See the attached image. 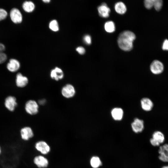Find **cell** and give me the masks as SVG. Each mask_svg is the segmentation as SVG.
<instances>
[{
	"label": "cell",
	"mask_w": 168,
	"mask_h": 168,
	"mask_svg": "<svg viewBox=\"0 0 168 168\" xmlns=\"http://www.w3.org/2000/svg\"><path fill=\"white\" fill-rule=\"evenodd\" d=\"M135 38L136 36L132 32L129 30L124 31L118 37V45L124 51H130L133 48V43Z\"/></svg>",
	"instance_id": "obj_1"
},
{
	"label": "cell",
	"mask_w": 168,
	"mask_h": 168,
	"mask_svg": "<svg viewBox=\"0 0 168 168\" xmlns=\"http://www.w3.org/2000/svg\"><path fill=\"white\" fill-rule=\"evenodd\" d=\"M25 109L26 112L31 115L37 114L39 111V105L36 101L30 100L26 103Z\"/></svg>",
	"instance_id": "obj_2"
},
{
	"label": "cell",
	"mask_w": 168,
	"mask_h": 168,
	"mask_svg": "<svg viewBox=\"0 0 168 168\" xmlns=\"http://www.w3.org/2000/svg\"><path fill=\"white\" fill-rule=\"evenodd\" d=\"M144 4L145 7L150 9L154 7L157 11H160L162 6V0H144Z\"/></svg>",
	"instance_id": "obj_3"
},
{
	"label": "cell",
	"mask_w": 168,
	"mask_h": 168,
	"mask_svg": "<svg viewBox=\"0 0 168 168\" xmlns=\"http://www.w3.org/2000/svg\"><path fill=\"white\" fill-rule=\"evenodd\" d=\"M76 91L74 87L71 84H67L64 86L61 90L62 95L64 97L70 98L74 96Z\"/></svg>",
	"instance_id": "obj_4"
},
{
	"label": "cell",
	"mask_w": 168,
	"mask_h": 168,
	"mask_svg": "<svg viewBox=\"0 0 168 168\" xmlns=\"http://www.w3.org/2000/svg\"><path fill=\"white\" fill-rule=\"evenodd\" d=\"M10 16L11 20L14 23L19 24L22 21V16L18 8H12L10 12Z\"/></svg>",
	"instance_id": "obj_5"
},
{
	"label": "cell",
	"mask_w": 168,
	"mask_h": 168,
	"mask_svg": "<svg viewBox=\"0 0 168 168\" xmlns=\"http://www.w3.org/2000/svg\"><path fill=\"white\" fill-rule=\"evenodd\" d=\"M150 69L151 72L155 74H159L161 73L164 70L163 63L158 60H155L151 63Z\"/></svg>",
	"instance_id": "obj_6"
},
{
	"label": "cell",
	"mask_w": 168,
	"mask_h": 168,
	"mask_svg": "<svg viewBox=\"0 0 168 168\" xmlns=\"http://www.w3.org/2000/svg\"><path fill=\"white\" fill-rule=\"evenodd\" d=\"M159 158L164 162H168V144H166L159 147Z\"/></svg>",
	"instance_id": "obj_7"
},
{
	"label": "cell",
	"mask_w": 168,
	"mask_h": 168,
	"mask_svg": "<svg viewBox=\"0 0 168 168\" xmlns=\"http://www.w3.org/2000/svg\"><path fill=\"white\" fill-rule=\"evenodd\" d=\"M133 130L136 133L142 132L144 128V123L143 120L136 118L131 124Z\"/></svg>",
	"instance_id": "obj_8"
},
{
	"label": "cell",
	"mask_w": 168,
	"mask_h": 168,
	"mask_svg": "<svg viewBox=\"0 0 168 168\" xmlns=\"http://www.w3.org/2000/svg\"><path fill=\"white\" fill-rule=\"evenodd\" d=\"M16 98L13 96H9L5 100V105L9 111H13L17 106Z\"/></svg>",
	"instance_id": "obj_9"
},
{
	"label": "cell",
	"mask_w": 168,
	"mask_h": 168,
	"mask_svg": "<svg viewBox=\"0 0 168 168\" xmlns=\"http://www.w3.org/2000/svg\"><path fill=\"white\" fill-rule=\"evenodd\" d=\"M28 82V79L26 77L23 76L20 73L17 74L16 82L17 86L21 88L24 87L27 84Z\"/></svg>",
	"instance_id": "obj_10"
},
{
	"label": "cell",
	"mask_w": 168,
	"mask_h": 168,
	"mask_svg": "<svg viewBox=\"0 0 168 168\" xmlns=\"http://www.w3.org/2000/svg\"><path fill=\"white\" fill-rule=\"evenodd\" d=\"M142 108L144 111H151L153 106V104L152 100L149 98L145 97L141 100Z\"/></svg>",
	"instance_id": "obj_11"
},
{
	"label": "cell",
	"mask_w": 168,
	"mask_h": 168,
	"mask_svg": "<svg viewBox=\"0 0 168 168\" xmlns=\"http://www.w3.org/2000/svg\"><path fill=\"white\" fill-rule=\"evenodd\" d=\"M20 67V62L15 59H11L7 64V69L12 72L17 71Z\"/></svg>",
	"instance_id": "obj_12"
},
{
	"label": "cell",
	"mask_w": 168,
	"mask_h": 168,
	"mask_svg": "<svg viewBox=\"0 0 168 168\" xmlns=\"http://www.w3.org/2000/svg\"><path fill=\"white\" fill-rule=\"evenodd\" d=\"M98 10L99 15L103 18L108 17L110 11V8L105 2L98 7Z\"/></svg>",
	"instance_id": "obj_13"
},
{
	"label": "cell",
	"mask_w": 168,
	"mask_h": 168,
	"mask_svg": "<svg viewBox=\"0 0 168 168\" xmlns=\"http://www.w3.org/2000/svg\"><path fill=\"white\" fill-rule=\"evenodd\" d=\"M21 134L22 139L27 140L33 136V133L30 127H25L21 129Z\"/></svg>",
	"instance_id": "obj_14"
},
{
	"label": "cell",
	"mask_w": 168,
	"mask_h": 168,
	"mask_svg": "<svg viewBox=\"0 0 168 168\" xmlns=\"http://www.w3.org/2000/svg\"><path fill=\"white\" fill-rule=\"evenodd\" d=\"M36 149L44 154H47L50 150V147L47 143L44 141H39L35 145Z\"/></svg>",
	"instance_id": "obj_15"
},
{
	"label": "cell",
	"mask_w": 168,
	"mask_h": 168,
	"mask_svg": "<svg viewBox=\"0 0 168 168\" xmlns=\"http://www.w3.org/2000/svg\"><path fill=\"white\" fill-rule=\"evenodd\" d=\"M63 76L64 74L63 71L58 67H56L53 69L50 73L51 78L57 81L62 79Z\"/></svg>",
	"instance_id": "obj_16"
},
{
	"label": "cell",
	"mask_w": 168,
	"mask_h": 168,
	"mask_svg": "<svg viewBox=\"0 0 168 168\" xmlns=\"http://www.w3.org/2000/svg\"><path fill=\"white\" fill-rule=\"evenodd\" d=\"M123 110L120 108H114L111 111V114L113 118L117 121L121 120L123 118Z\"/></svg>",
	"instance_id": "obj_17"
},
{
	"label": "cell",
	"mask_w": 168,
	"mask_h": 168,
	"mask_svg": "<svg viewBox=\"0 0 168 168\" xmlns=\"http://www.w3.org/2000/svg\"><path fill=\"white\" fill-rule=\"evenodd\" d=\"M35 163L39 167H46L48 165L47 160L44 157L39 156L35 157L34 159Z\"/></svg>",
	"instance_id": "obj_18"
},
{
	"label": "cell",
	"mask_w": 168,
	"mask_h": 168,
	"mask_svg": "<svg viewBox=\"0 0 168 168\" xmlns=\"http://www.w3.org/2000/svg\"><path fill=\"white\" fill-rule=\"evenodd\" d=\"M152 138L160 144L163 143L165 139L163 133L159 131L154 132L152 135Z\"/></svg>",
	"instance_id": "obj_19"
},
{
	"label": "cell",
	"mask_w": 168,
	"mask_h": 168,
	"mask_svg": "<svg viewBox=\"0 0 168 168\" xmlns=\"http://www.w3.org/2000/svg\"><path fill=\"white\" fill-rule=\"evenodd\" d=\"M22 7L25 11L30 13L34 11L35 8V5L33 2L31 1H26L23 3Z\"/></svg>",
	"instance_id": "obj_20"
},
{
	"label": "cell",
	"mask_w": 168,
	"mask_h": 168,
	"mask_svg": "<svg viewBox=\"0 0 168 168\" xmlns=\"http://www.w3.org/2000/svg\"><path fill=\"white\" fill-rule=\"evenodd\" d=\"M115 10L118 13L123 14L125 13L127 8L125 4L122 2H119L115 5Z\"/></svg>",
	"instance_id": "obj_21"
},
{
	"label": "cell",
	"mask_w": 168,
	"mask_h": 168,
	"mask_svg": "<svg viewBox=\"0 0 168 168\" xmlns=\"http://www.w3.org/2000/svg\"><path fill=\"white\" fill-rule=\"evenodd\" d=\"M104 28L105 30L108 33L114 32L115 30V26L114 22L112 21L106 22L105 24Z\"/></svg>",
	"instance_id": "obj_22"
},
{
	"label": "cell",
	"mask_w": 168,
	"mask_h": 168,
	"mask_svg": "<svg viewBox=\"0 0 168 168\" xmlns=\"http://www.w3.org/2000/svg\"><path fill=\"white\" fill-rule=\"evenodd\" d=\"M91 165L94 168H97L102 165L100 159L97 156H93L91 160Z\"/></svg>",
	"instance_id": "obj_23"
},
{
	"label": "cell",
	"mask_w": 168,
	"mask_h": 168,
	"mask_svg": "<svg viewBox=\"0 0 168 168\" xmlns=\"http://www.w3.org/2000/svg\"><path fill=\"white\" fill-rule=\"evenodd\" d=\"M49 27L50 29L54 31H57L59 30V26L57 21L53 20L49 23Z\"/></svg>",
	"instance_id": "obj_24"
},
{
	"label": "cell",
	"mask_w": 168,
	"mask_h": 168,
	"mask_svg": "<svg viewBox=\"0 0 168 168\" xmlns=\"http://www.w3.org/2000/svg\"><path fill=\"white\" fill-rule=\"evenodd\" d=\"M7 15V13L5 10L0 8V21L6 19Z\"/></svg>",
	"instance_id": "obj_25"
},
{
	"label": "cell",
	"mask_w": 168,
	"mask_h": 168,
	"mask_svg": "<svg viewBox=\"0 0 168 168\" xmlns=\"http://www.w3.org/2000/svg\"><path fill=\"white\" fill-rule=\"evenodd\" d=\"M7 58L6 54L3 52H0V64L4 63Z\"/></svg>",
	"instance_id": "obj_26"
},
{
	"label": "cell",
	"mask_w": 168,
	"mask_h": 168,
	"mask_svg": "<svg viewBox=\"0 0 168 168\" xmlns=\"http://www.w3.org/2000/svg\"><path fill=\"white\" fill-rule=\"evenodd\" d=\"M84 41L85 43L88 44L90 45L91 43V37L89 35H86L84 37Z\"/></svg>",
	"instance_id": "obj_27"
},
{
	"label": "cell",
	"mask_w": 168,
	"mask_h": 168,
	"mask_svg": "<svg viewBox=\"0 0 168 168\" xmlns=\"http://www.w3.org/2000/svg\"><path fill=\"white\" fill-rule=\"evenodd\" d=\"M76 50L79 54L82 55L84 54L85 52V49L82 46H79L77 47L76 49Z\"/></svg>",
	"instance_id": "obj_28"
},
{
	"label": "cell",
	"mask_w": 168,
	"mask_h": 168,
	"mask_svg": "<svg viewBox=\"0 0 168 168\" xmlns=\"http://www.w3.org/2000/svg\"><path fill=\"white\" fill-rule=\"evenodd\" d=\"M162 49L164 50L168 51V40L167 39L165 40L162 45Z\"/></svg>",
	"instance_id": "obj_29"
},
{
	"label": "cell",
	"mask_w": 168,
	"mask_h": 168,
	"mask_svg": "<svg viewBox=\"0 0 168 168\" xmlns=\"http://www.w3.org/2000/svg\"><path fill=\"white\" fill-rule=\"evenodd\" d=\"M150 142L151 144L154 146H158L160 145V144L155 141L152 138L150 140Z\"/></svg>",
	"instance_id": "obj_30"
},
{
	"label": "cell",
	"mask_w": 168,
	"mask_h": 168,
	"mask_svg": "<svg viewBox=\"0 0 168 168\" xmlns=\"http://www.w3.org/2000/svg\"><path fill=\"white\" fill-rule=\"evenodd\" d=\"M5 49L4 45L2 43H0V52H3Z\"/></svg>",
	"instance_id": "obj_31"
},
{
	"label": "cell",
	"mask_w": 168,
	"mask_h": 168,
	"mask_svg": "<svg viewBox=\"0 0 168 168\" xmlns=\"http://www.w3.org/2000/svg\"><path fill=\"white\" fill-rule=\"evenodd\" d=\"M46 103V100L45 99H41L39 101V104L41 105H43Z\"/></svg>",
	"instance_id": "obj_32"
},
{
	"label": "cell",
	"mask_w": 168,
	"mask_h": 168,
	"mask_svg": "<svg viewBox=\"0 0 168 168\" xmlns=\"http://www.w3.org/2000/svg\"><path fill=\"white\" fill-rule=\"evenodd\" d=\"M43 2L45 3H48L50 2V0H42Z\"/></svg>",
	"instance_id": "obj_33"
},
{
	"label": "cell",
	"mask_w": 168,
	"mask_h": 168,
	"mask_svg": "<svg viewBox=\"0 0 168 168\" xmlns=\"http://www.w3.org/2000/svg\"><path fill=\"white\" fill-rule=\"evenodd\" d=\"M161 168H168V166H163Z\"/></svg>",
	"instance_id": "obj_34"
},
{
	"label": "cell",
	"mask_w": 168,
	"mask_h": 168,
	"mask_svg": "<svg viewBox=\"0 0 168 168\" xmlns=\"http://www.w3.org/2000/svg\"><path fill=\"white\" fill-rule=\"evenodd\" d=\"M0 152H1V149H0Z\"/></svg>",
	"instance_id": "obj_35"
}]
</instances>
